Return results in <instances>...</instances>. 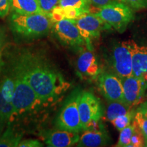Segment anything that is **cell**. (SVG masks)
I'll return each instance as SVG.
<instances>
[{"label": "cell", "instance_id": "cb8c5ba5", "mask_svg": "<svg viewBox=\"0 0 147 147\" xmlns=\"http://www.w3.org/2000/svg\"><path fill=\"white\" fill-rule=\"evenodd\" d=\"M134 129H135V126L134 123H132L120 131L119 140L116 146L128 147L131 142V138L134 134Z\"/></svg>", "mask_w": 147, "mask_h": 147}, {"label": "cell", "instance_id": "7402d4cb", "mask_svg": "<svg viewBox=\"0 0 147 147\" xmlns=\"http://www.w3.org/2000/svg\"><path fill=\"white\" fill-rule=\"evenodd\" d=\"M136 114V110L132 108L127 113L121 115L111 121V123L118 131H121L123 129L131 125L133 123L134 117Z\"/></svg>", "mask_w": 147, "mask_h": 147}, {"label": "cell", "instance_id": "3957f363", "mask_svg": "<svg viewBox=\"0 0 147 147\" xmlns=\"http://www.w3.org/2000/svg\"><path fill=\"white\" fill-rule=\"evenodd\" d=\"M8 65L15 78V89L12 101L15 117L25 115L38 110L44 103L40 100L21 71L10 59L8 61Z\"/></svg>", "mask_w": 147, "mask_h": 147}, {"label": "cell", "instance_id": "9c48e42d", "mask_svg": "<svg viewBox=\"0 0 147 147\" xmlns=\"http://www.w3.org/2000/svg\"><path fill=\"white\" fill-rule=\"evenodd\" d=\"M111 65L114 72L119 78L132 76V52L130 40L117 43L111 53Z\"/></svg>", "mask_w": 147, "mask_h": 147}, {"label": "cell", "instance_id": "83f0119b", "mask_svg": "<svg viewBox=\"0 0 147 147\" xmlns=\"http://www.w3.org/2000/svg\"><path fill=\"white\" fill-rule=\"evenodd\" d=\"M40 7L46 14H49L56 5H58L59 0H38Z\"/></svg>", "mask_w": 147, "mask_h": 147}, {"label": "cell", "instance_id": "836d02e7", "mask_svg": "<svg viewBox=\"0 0 147 147\" xmlns=\"http://www.w3.org/2000/svg\"><path fill=\"white\" fill-rule=\"evenodd\" d=\"M5 124H7L6 121L4 120L2 117H0V136H1V134L3 133V129H4Z\"/></svg>", "mask_w": 147, "mask_h": 147}, {"label": "cell", "instance_id": "2e32d148", "mask_svg": "<svg viewBox=\"0 0 147 147\" xmlns=\"http://www.w3.org/2000/svg\"><path fill=\"white\" fill-rule=\"evenodd\" d=\"M10 8L12 12L21 14H47L38 0H10Z\"/></svg>", "mask_w": 147, "mask_h": 147}, {"label": "cell", "instance_id": "d4e9b609", "mask_svg": "<svg viewBox=\"0 0 147 147\" xmlns=\"http://www.w3.org/2000/svg\"><path fill=\"white\" fill-rule=\"evenodd\" d=\"M133 123L136 125L144 136L145 143L147 142V117L144 114L136 112ZM144 143V144H145Z\"/></svg>", "mask_w": 147, "mask_h": 147}, {"label": "cell", "instance_id": "d6986e66", "mask_svg": "<svg viewBox=\"0 0 147 147\" xmlns=\"http://www.w3.org/2000/svg\"><path fill=\"white\" fill-rule=\"evenodd\" d=\"M15 85V78L10 67L7 65L5 74L0 79V91L7 102L12 103Z\"/></svg>", "mask_w": 147, "mask_h": 147}, {"label": "cell", "instance_id": "d6a6232c", "mask_svg": "<svg viewBox=\"0 0 147 147\" xmlns=\"http://www.w3.org/2000/svg\"><path fill=\"white\" fill-rule=\"evenodd\" d=\"M136 112H140L142 113H147V100L144 102L139 104V106L136 109Z\"/></svg>", "mask_w": 147, "mask_h": 147}, {"label": "cell", "instance_id": "f546056e", "mask_svg": "<svg viewBox=\"0 0 147 147\" xmlns=\"http://www.w3.org/2000/svg\"><path fill=\"white\" fill-rule=\"evenodd\" d=\"M19 147H42L44 146L43 143L38 140L27 139L21 140L18 144Z\"/></svg>", "mask_w": 147, "mask_h": 147}, {"label": "cell", "instance_id": "f1b7e54d", "mask_svg": "<svg viewBox=\"0 0 147 147\" xmlns=\"http://www.w3.org/2000/svg\"><path fill=\"white\" fill-rule=\"evenodd\" d=\"M7 40H8V34H7L6 28L3 26H1L0 27V59L3 55Z\"/></svg>", "mask_w": 147, "mask_h": 147}, {"label": "cell", "instance_id": "ba28073f", "mask_svg": "<svg viewBox=\"0 0 147 147\" xmlns=\"http://www.w3.org/2000/svg\"><path fill=\"white\" fill-rule=\"evenodd\" d=\"M52 30L62 45L74 50L82 51L86 48L85 40L71 20L63 19L53 23Z\"/></svg>", "mask_w": 147, "mask_h": 147}, {"label": "cell", "instance_id": "8992f818", "mask_svg": "<svg viewBox=\"0 0 147 147\" xmlns=\"http://www.w3.org/2000/svg\"><path fill=\"white\" fill-rule=\"evenodd\" d=\"M78 110L82 131L100 128V121L104 115L100 100L89 91H82L78 101Z\"/></svg>", "mask_w": 147, "mask_h": 147}, {"label": "cell", "instance_id": "4316f807", "mask_svg": "<svg viewBox=\"0 0 147 147\" xmlns=\"http://www.w3.org/2000/svg\"><path fill=\"white\" fill-rule=\"evenodd\" d=\"M131 8L134 11L147 8V0H117Z\"/></svg>", "mask_w": 147, "mask_h": 147}, {"label": "cell", "instance_id": "277c9868", "mask_svg": "<svg viewBox=\"0 0 147 147\" xmlns=\"http://www.w3.org/2000/svg\"><path fill=\"white\" fill-rule=\"evenodd\" d=\"M93 13L119 33H123L135 18L134 10L117 0L97 8Z\"/></svg>", "mask_w": 147, "mask_h": 147}, {"label": "cell", "instance_id": "5b68a950", "mask_svg": "<svg viewBox=\"0 0 147 147\" xmlns=\"http://www.w3.org/2000/svg\"><path fill=\"white\" fill-rule=\"evenodd\" d=\"M81 92L79 88L74 89L65 99L55 119L57 129L78 134L82 131L78 110V101Z\"/></svg>", "mask_w": 147, "mask_h": 147}, {"label": "cell", "instance_id": "8fae6325", "mask_svg": "<svg viewBox=\"0 0 147 147\" xmlns=\"http://www.w3.org/2000/svg\"><path fill=\"white\" fill-rule=\"evenodd\" d=\"M124 102L131 107L140 104L147 90V83L143 79L130 76L122 78Z\"/></svg>", "mask_w": 147, "mask_h": 147}, {"label": "cell", "instance_id": "7c38bea8", "mask_svg": "<svg viewBox=\"0 0 147 147\" xmlns=\"http://www.w3.org/2000/svg\"><path fill=\"white\" fill-rule=\"evenodd\" d=\"M76 70L79 76L84 80L97 78L102 71L93 50L85 48L81 51L76 61Z\"/></svg>", "mask_w": 147, "mask_h": 147}, {"label": "cell", "instance_id": "8d00e7d4", "mask_svg": "<svg viewBox=\"0 0 147 147\" xmlns=\"http://www.w3.org/2000/svg\"><path fill=\"white\" fill-rule=\"evenodd\" d=\"M146 97H147V95H146Z\"/></svg>", "mask_w": 147, "mask_h": 147}, {"label": "cell", "instance_id": "4fadbf2b", "mask_svg": "<svg viewBox=\"0 0 147 147\" xmlns=\"http://www.w3.org/2000/svg\"><path fill=\"white\" fill-rule=\"evenodd\" d=\"M80 136L78 133L66 130H50L44 134V140L49 147H69L78 142Z\"/></svg>", "mask_w": 147, "mask_h": 147}, {"label": "cell", "instance_id": "1f68e13d", "mask_svg": "<svg viewBox=\"0 0 147 147\" xmlns=\"http://www.w3.org/2000/svg\"><path fill=\"white\" fill-rule=\"evenodd\" d=\"M114 1H116V0H91V5H93L95 8H98L113 2Z\"/></svg>", "mask_w": 147, "mask_h": 147}, {"label": "cell", "instance_id": "9a60e30c", "mask_svg": "<svg viewBox=\"0 0 147 147\" xmlns=\"http://www.w3.org/2000/svg\"><path fill=\"white\" fill-rule=\"evenodd\" d=\"M110 142V138L108 132L101 127L84 131L76 144L80 147H99L107 146Z\"/></svg>", "mask_w": 147, "mask_h": 147}, {"label": "cell", "instance_id": "484cf974", "mask_svg": "<svg viewBox=\"0 0 147 147\" xmlns=\"http://www.w3.org/2000/svg\"><path fill=\"white\" fill-rule=\"evenodd\" d=\"M135 126L134 131L131 138V142L128 147H140L144 146V138L142 134L140 131L138 127L134 123Z\"/></svg>", "mask_w": 147, "mask_h": 147}, {"label": "cell", "instance_id": "e0dca14e", "mask_svg": "<svg viewBox=\"0 0 147 147\" xmlns=\"http://www.w3.org/2000/svg\"><path fill=\"white\" fill-rule=\"evenodd\" d=\"M87 11L80 8H71V7H62L60 5H56L48 16L53 23L61 21L63 19H76Z\"/></svg>", "mask_w": 147, "mask_h": 147}, {"label": "cell", "instance_id": "6da1fadb", "mask_svg": "<svg viewBox=\"0 0 147 147\" xmlns=\"http://www.w3.org/2000/svg\"><path fill=\"white\" fill-rule=\"evenodd\" d=\"M44 104L53 102L69 84L52 62L41 52L22 49L10 57Z\"/></svg>", "mask_w": 147, "mask_h": 147}, {"label": "cell", "instance_id": "d590c367", "mask_svg": "<svg viewBox=\"0 0 147 147\" xmlns=\"http://www.w3.org/2000/svg\"><path fill=\"white\" fill-rule=\"evenodd\" d=\"M143 114H144V115H146V117H147V113H143Z\"/></svg>", "mask_w": 147, "mask_h": 147}, {"label": "cell", "instance_id": "52a82bcc", "mask_svg": "<svg viewBox=\"0 0 147 147\" xmlns=\"http://www.w3.org/2000/svg\"><path fill=\"white\" fill-rule=\"evenodd\" d=\"M79 29L85 40L86 48L93 50L92 40L100 38L103 31L111 29V27L91 12H86L76 19H70Z\"/></svg>", "mask_w": 147, "mask_h": 147}, {"label": "cell", "instance_id": "30bf717a", "mask_svg": "<svg viewBox=\"0 0 147 147\" xmlns=\"http://www.w3.org/2000/svg\"><path fill=\"white\" fill-rule=\"evenodd\" d=\"M101 93L108 102H124L123 89L121 78L108 71L101 72L97 77Z\"/></svg>", "mask_w": 147, "mask_h": 147}, {"label": "cell", "instance_id": "4dcf8cb0", "mask_svg": "<svg viewBox=\"0 0 147 147\" xmlns=\"http://www.w3.org/2000/svg\"><path fill=\"white\" fill-rule=\"evenodd\" d=\"M10 10V0H0V18L6 17Z\"/></svg>", "mask_w": 147, "mask_h": 147}, {"label": "cell", "instance_id": "ac0fdd59", "mask_svg": "<svg viewBox=\"0 0 147 147\" xmlns=\"http://www.w3.org/2000/svg\"><path fill=\"white\" fill-rule=\"evenodd\" d=\"M7 125V128L0 136V147H17L23 134L16 129L13 122H9Z\"/></svg>", "mask_w": 147, "mask_h": 147}, {"label": "cell", "instance_id": "44dd1931", "mask_svg": "<svg viewBox=\"0 0 147 147\" xmlns=\"http://www.w3.org/2000/svg\"><path fill=\"white\" fill-rule=\"evenodd\" d=\"M0 117L9 122H14L15 120V115L13 105L11 102H7L3 97L0 91Z\"/></svg>", "mask_w": 147, "mask_h": 147}, {"label": "cell", "instance_id": "603a6c76", "mask_svg": "<svg viewBox=\"0 0 147 147\" xmlns=\"http://www.w3.org/2000/svg\"><path fill=\"white\" fill-rule=\"evenodd\" d=\"M59 5L62 7H71L80 8L87 12L91 11V0H59Z\"/></svg>", "mask_w": 147, "mask_h": 147}, {"label": "cell", "instance_id": "7a4b0ae2", "mask_svg": "<svg viewBox=\"0 0 147 147\" xmlns=\"http://www.w3.org/2000/svg\"><path fill=\"white\" fill-rule=\"evenodd\" d=\"M9 25L15 39L19 42H31L49 34L53 22L47 14H21L12 12Z\"/></svg>", "mask_w": 147, "mask_h": 147}, {"label": "cell", "instance_id": "5bb4252c", "mask_svg": "<svg viewBox=\"0 0 147 147\" xmlns=\"http://www.w3.org/2000/svg\"><path fill=\"white\" fill-rule=\"evenodd\" d=\"M132 52V76L143 79L147 83V47L130 40Z\"/></svg>", "mask_w": 147, "mask_h": 147}, {"label": "cell", "instance_id": "e575fe53", "mask_svg": "<svg viewBox=\"0 0 147 147\" xmlns=\"http://www.w3.org/2000/svg\"><path fill=\"white\" fill-rule=\"evenodd\" d=\"M144 146H147V142H146V143H145V144H144Z\"/></svg>", "mask_w": 147, "mask_h": 147}, {"label": "cell", "instance_id": "ffe728a7", "mask_svg": "<svg viewBox=\"0 0 147 147\" xmlns=\"http://www.w3.org/2000/svg\"><path fill=\"white\" fill-rule=\"evenodd\" d=\"M132 108L134 107L123 102H108L106 111V119L111 122L119 116L127 113Z\"/></svg>", "mask_w": 147, "mask_h": 147}]
</instances>
